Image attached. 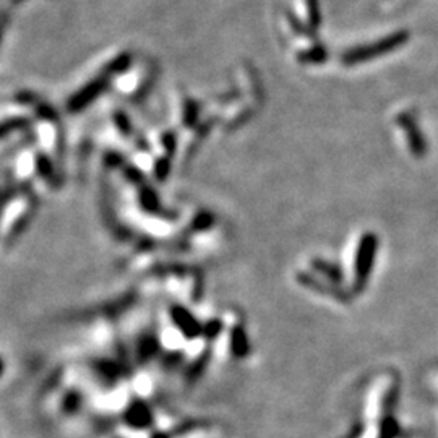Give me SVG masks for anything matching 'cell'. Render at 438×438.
Returning <instances> with one entry per match:
<instances>
[{"label": "cell", "instance_id": "cell-1", "mask_svg": "<svg viewBox=\"0 0 438 438\" xmlns=\"http://www.w3.org/2000/svg\"><path fill=\"white\" fill-rule=\"evenodd\" d=\"M407 41H409V33L398 31L383 39H378V41L375 43L346 50L343 57H341V60H343L344 65H359L363 64V62H371L373 59H377L380 55L393 53V50L400 49L401 45H405Z\"/></svg>", "mask_w": 438, "mask_h": 438}, {"label": "cell", "instance_id": "cell-6", "mask_svg": "<svg viewBox=\"0 0 438 438\" xmlns=\"http://www.w3.org/2000/svg\"><path fill=\"white\" fill-rule=\"evenodd\" d=\"M307 5H309L310 30L317 33V28L320 26V23H322V15H320V7H318V0H307Z\"/></svg>", "mask_w": 438, "mask_h": 438}, {"label": "cell", "instance_id": "cell-5", "mask_svg": "<svg viewBox=\"0 0 438 438\" xmlns=\"http://www.w3.org/2000/svg\"><path fill=\"white\" fill-rule=\"evenodd\" d=\"M328 59V50L323 45H314L305 53L299 54V60L305 62V64H322Z\"/></svg>", "mask_w": 438, "mask_h": 438}, {"label": "cell", "instance_id": "cell-4", "mask_svg": "<svg viewBox=\"0 0 438 438\" xmlns=\"http://www.w3.org/2000/svg\"><path fill=\"white\" fill-rule=\"evenodd\" d=\"M312 265H314V268L318 273H322V275L327 278V281L329 283H339L341 280H343V273H341V270L336 265L328 263V261L322 260V258L314 260L312 261Z\"/></svg>", "mask_w": 438, "mask_h": 438}, {"label": "cell", "instance_id": "cell-3", "mask_svg": "<svg viewBox=\"0 0 438 438\" xmlns=\"http://www.w3.org/2000/svg\"><path fill=\"white\" fill-rule=\"evenodd\" d=\"M398 124H400V127L405 130V133L407 136L409 150H411L412 156L424 158L427 155V143H425L424 135L420 132V128L417 127V124L414 121L411 114L406 112L400 114V116H398Z\"/></svg>", "mask_w": 438, "mask_h": 438}, {"label": "cell", "instance_id": "cell-2", "mask_svg": "<svg viewBox=\"0 0 438 438\" xmlns=\"http://www.w3.org/2000/svg\"><path fill=\"white\" fill-rule=\"evenodd\" d=\"M378 239L372 232H367L361 237L359 246H357L356 263H354V289L356 292H361L367 286L368 278L373 270L375 253H377Z\"/></svg>", "mask_w": 438, "mask_h": 438}]
</instances>
